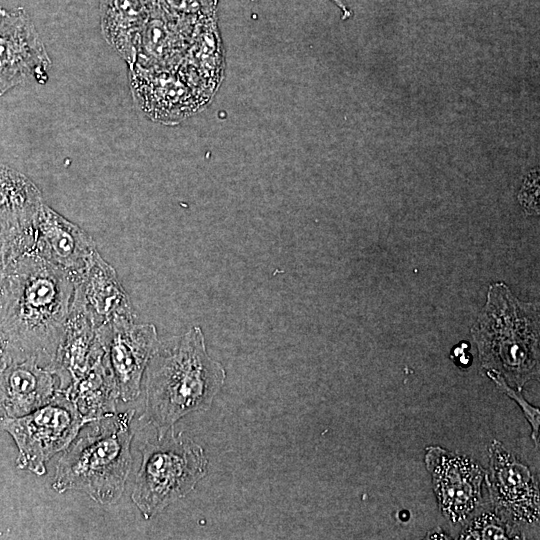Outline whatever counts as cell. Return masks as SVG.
<instances>
[{
	"label": "cell",
	"instance_id": "obj_23",
	"mask_svg": "<svg viewBox=\"0 0 540 540\" xmlns=\"http://www.w3.org/2000/svg\"><path fill=\"white\" fill-rule=\"evenodd\" d=\"M334 3L341 11L342 19L346 20L352 16V12L349 7L346 5L344 0H330Z\"/></svg>",
	"mask_w": 540,
	"mask_h": 540
},
{
	"label": "cell",
	"instance_id": "obj_7",
	"mask_svg": "<svg viewBox=\"0 0 540 540\" xmlns=\"http://www.w3.org/2000/svg\"><path fill=\"white\" fill-rule=\"evenodd\" d=\"M424 463L439 511L451 525L463 524L482 503L486 470L469 455L436 445L426 447Z\"/></svg>",
	"mask_w": 540,
	"mask_h": 540
},
{
	"label": "cell",
	"instance_id": "obj_12",
	"mask_svg": "<svg viewBox=\"0 0 540 540\" xmlns=\"http://www.w3.org/2000/svg\"><path fill=\"white\" fill-rule=\"evenodd\" d=\"M104 357L97 330L82 303L74 294L55 360L50 370L64 390L88 373Z\"/></svg>",
	"mask_w": 540,
	"mask_h": 540
},
{
	"label": "cell",
	"instance_id": "obj_3",
	"mask_svg": "<svg viewBox=\"0 0 540 540\" xmlns=\"http://www.w3.org/2000/svg\"><path fill=\"white\" fill-rule=\"evenodd\" d=\"M134 413L127 410L89 422L58 460L53 490L80 491L100 505L116 503L131 470Z\"/></svg>",
	"mask_w": 540,
	"mask_h": 540
},
{
	"label": "cell",
	"instance_id": "obj_1",
	"mask_svg": "<svg viewBox=\"0 0 540 540\" xmlns=\"http://www.w3.org/2000/svg\"><path fill=\"white\" fill-rule=\"evenodd\" d=\"M75 294L67 272L22 255L0 281V332L9 363L31 360L50 370Z\"/></svg>",
	"mask_w": 540,
	"mask_h": 540
},
{
	"label": "cell",
	"instance_id": "obj_8",
	"mask_svg": "<svg viewBox=\"0 0 540 540\" xmlns=\"http://www.w3.org/2000/svg\"><path fill=\"white\" fill-rule=\"evenodd\" d=\"M135 321L116 319L96 329L118 396L124 402L139 396L142 376L158 344L155 326Z\"/></svg>",
	"mask_w": 540,
	"mask_h": 540
},
{
	"label": "cell",
	"instance_id": "obj_6",
	"mask_svg": "<svg viewBox=\"0 0 540 540\" xmlns=\"http://www.w3.org/2000/svg\"><path fill=\"white\" fill-rule=\"evenodd\" d=\"M86 424L74 403L60 389L42 407L24 416L0 420V427L17 446V468L38 476L46 473L47 462L66 449Z\"/></svg>",
	"mask_w": 540,
	"mask_h": 540
},
{
	"label": "cell",
	"instance_id": "obj_18",
	"mask_svg": "<svg viewBox=\"0 0 540 540\" xmlns=\"http://www.w3.org/2000/svg\"><path fill=\"white\" fill-rule=\"evenodd\" d=\"M523 539L519 526L506 518L489 500L463 523L458 539L497 540Z\"/></svg>",
	"mask_w": 540,
	"mask_h": 540
},
{
	"label": "cell",
	"instance_id": "obj_13",
	"mask_svg": "<svg viewBox=\"0 0 540 540\" xmlns=\"http://www.w3.org/2000/svg\"><path fill=\"white\" fill-rule=\"evenodd\" d=\"M75 296L97 329L116 319L136 320L129 296L115 270L98 253L75 278Z\"/></svg>",
	"mask_w": 540,
	"mask_h": 540
},
{
	"label": "cell",
	"instance_id": "obj_24",
	"mask_svg": "<svg viewBox=\"0 0 540 540\" xmlns=\"http://www.w3.org/2000/svg\"><path fill=\"white\" fill-rule=\"evenodd\" d=\"M425 539H451L443 530L439 527L429 531Z\"/></svg>",
	"mask_w": 540,
	"mask_h": 540
},
{
	"label": "cell",
	"instance_id": "obj_21",
	"mask_svg": "<svg viewBox=\"0 0 540 540\" xmlns=\"http://www.w3.org/2000/svg\"><path fill=\"white\" fill-rule=\"evenodd\" d=\"M15 228L0 224V281L9 265L17 258L14 244Z\"/></svg>",
	"mask_w": 540,
	"mask_h": 540
},
{
	"label": "cell",
	"instance_id": "obj_19",
	"mask_svg": "<svg viewBox=\"0 0 540 540\" xmlns=\"http://www.w3.org/2000/svg\"><path fill=\"white\" fill-rule=\"evenodd\" d=\"M169 14L197 23L200 19L216 15L218 0H157Z\"/></svg>",
	"mask_w": 540,
	"mask_h": 540
},
{
	"label": "cell",
	"instance_id": "obj_5",
	"mask_svg": "<svg viewBox=\"0 0 540 540\" xmlns=\"http://www.w3.org/2000/svg\"><path fill=\"white\" fill-rule=\"evenodd\" d=\"M142 461L131 499L146 520L190 493L207 473L203 448L169 429L140 448Z\"/></svg>",
	"mask_w": 540,
	"mask_h": 540
},
{
	"label": "cell",
	"instance_id": "obj_15",
	"mask_svg": "<svg viewBox=\"0 0 540 540\" xmlns=\"http://www.w3.org/2000/svg\"><path fill=\"white\" fill-rule=\"evenodd\" d=\"M151 0H99L101 29L106 41L132 68Z\"/></svg>",
	"mask_w": 540,
	"mask_h": 540
},
{
	"label": "cell",
	"instance_id": "obj_22",
	"mask_svg": "<svg viewBox=\"0 0 540 540\" xmlns=\"http://www.w3.org/2000/svg\"><path fill=\"white\" fill-rule=\"evenodd\" d=\"M9 364V357L3 336L0 332V370Z\"/></svg>",
	"mask_w": 540,
	"mask_h": 540
},
{
	"label": "cell",
	"instance_id": "obj_2",
	"mask_svg": "<svg viewBox=\"0 0 540 540\" xmlns=\"http://www.w3.org/2000/svg\"><path fill=\"white\" fill-rule=\"evenodd\" d=\"M143 417L162 436L183 416L210 408L226 373L206 350L201 329L158 342L146 367Z\"/></svg>",
	"mask_w": 540,
	"mask_h": 540
},
{
	"label": "cell",
	"instance_id": "obj_17",
	"mask_svg": "<svg viewBox=\"0 0 540 540\" xmlns=\"http://www.w3.org/2000/svg\"><path fill=\"white\" fill-rule=\"evenodd\" d=\"M43 203L40 190L28 177L0 163V224L24 227Z\"/></svg>",
	"mask_w": 540,
	"mask_h": 540
},
{
	"label": "cell",
	"instance_id": "obj_14",
	"mask_svg": "<svg viewBox=\"0 0 540 540\" xmlns=\"http://www.w3.org/2000/svg\"><path fill=\"white\" fill-rule=\"evenodd\" d=\"M56 375L31 360L0 370V420L24 416L48 403L58 387Z\"/></svg>",
	"mask_w": 540,
	"mask_h": 540
},
{
	"label": "cell",
	"instance_id": "obj_20",
	"mask_svg": "<svg viewBox=\"0 0 540 540\" xmlns=\"http://www.w3.org/2000/svg\"><path fill=\"white\" fill-rule=\"evenodd\" d=\"M486 375L493 381L495 386L506 394L509 398L513 399L521 408L524 416L531 426V438L535 443V446L539 447V425H540V413L538 407L532 406L521 391H518L511 387L506 380L497 372L492 370H486Z\"/></svg>",
	"mask_w": 540,
	"mask_h": 540
},
{
	"label": "cell",
	"instance_id": "obj_11",
	"mask_svg": "<svg viewBox=\"0 0 540 540\" xmlns=\"http://www.w3.org/2000/svg\"><path fill=\"white\" fill-rule=\"evenodd\" d=\"M97 252L92 237L43 203L30 225L27 253L70 274L74 280Z\"/></svg>",
	"mask_w": 540,
	"mask_h": 540
},
{
	"label": "cell",
	"instance_id": "obj_4",
	"mask_svg": "<svg viewBox=\"0 0 540 540\" xmlns=\"http://www.w3.org/2000/svg\"><path fill=\"white\" fill-rule=\"evenodd\" d=\"M471 333L483 369L497 372L518 391L538 379V308L518 300L504 283L490 285Z\"/></svg>",
	"mask_w": 540,
	"mask_h": 540
},
{
	"label": "cell",
	"instance_id": "obj_9",
	"mask_svg": "<svg viewBox=\"0 0 540 540\" xmlns=\"http://www.w3.org/2000/svg\"><path fill=\"white\" fill-rule=\"evenodd\" d=\"M488 455L486 486L489 501L518 526L538 522L539 482L534 473L499 440L490 443Z\"/></svg>",
	"mask_w": 540,
	"mask_h": 540
},
{
	"label": "cell",
	"instance_id": "obj_10",
	"mask_svg": "<svg viewBox=\"0 0 540 540\" xmlns=\"http://www.w3.org/2000/svg\"><path fill=\"white\" fill-rule=\"evenodd\" d=\"M51 60L27 12L0 8V96L34 78L43 84Z\"/></svg>",
	"mask_w": 540,
	"mask_h": 540
},
{
	"label": "cell",
	"instance_id": "obj_16",
	"mask_svg": "<svg viewBox=\"0 0 540 540\" xmlns=\"http://www.w3.org/2000/svg\"><path fill=\"white\" fill-rule=\"evenodd\" d=\"M63 391L87 423L116 413L119 396L105 357Z\"/></svg>",
	"mask_w": 540,
	"mask_h": 540
}]
</instances>
